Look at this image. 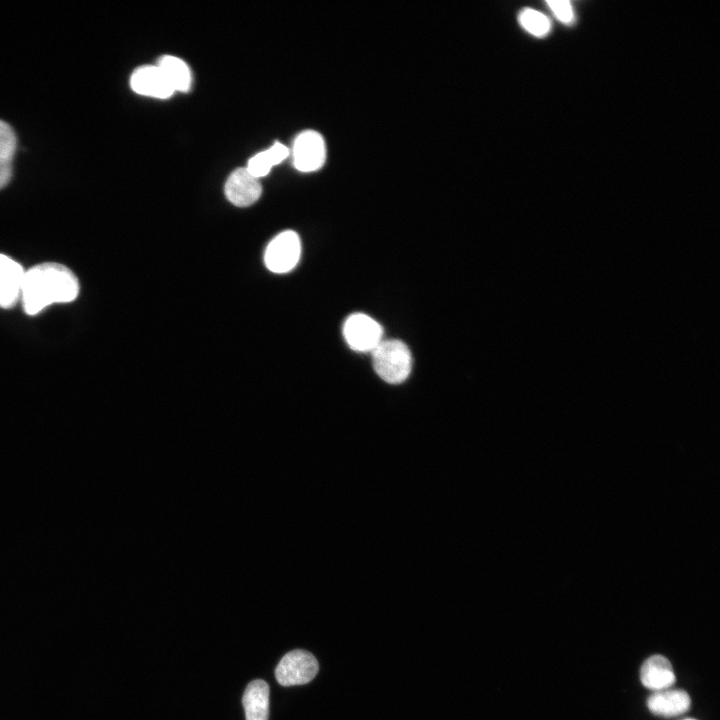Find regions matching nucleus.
Segmentation results:
<instances>
[{"label": "nucleus", "instance_id": "4", "mask_svg": "<svg viewBox=\"0 0 720 720\" xmlns=\"http://www.w3.org/2000/svg\"><path fill=\"white\" fill-rule=\"evenodd\" d=\"M318 669V662L310 652L296 649L282 657L275 677L282 686L302 685L314 679Z\"/></svg>", "mask_w": 720, "mask_h": 720}, {"label": "nucleus", "instance_id": "8", "mask_svg": "<svg viewBox=\"0 0 720 720\" xmlns=\"http://www.w3.org/2000/svg\"><path fill=\"white\" fill-rule=\"evenodd\" d=\"M224 192L233 205L247 207L260 198L262 186L258 178L250 174L245 167H240L227 178Z\"/></svg>", "mask_w": 720, "mask_h": 720}, {"label": "nucleus", "instance_id": "16", "mask_svg": "<svg viewBox=\"0 0 720 720\" xmlns=\"http://www.w3.org/2000/svg\"><path fill=\"white\" fill-rule=\"evenodd\" d=\"M518 20L523 29L536 37L546 36L551 29L548 17L531 8L523 9L518 16Z\"/></svg>", "mask_w": 720, "mask_h": 720}, {"label": "nucleus", "instance_id": "14", "mask_svg": "<svg viewBox=\"0 0 720 720\" xmlns=\"http://www.w3.org/2000/svg\"><path fill=\"white\" fill-rule=\"evenodd\" d=\"M289 153L287 146L276 142L268 149L251 157L245 168L250 174L259 179L266 176L272 167L283 162L289 156Z\"/></svg>", "mask_w": 720, "mask_h": 720}, {"label": "nucleus", "instance_id": "17", "mask_svg": "<svg viewBox=\"0 0 720 720\" xmlns=\"http://www.w3.org/2000/svg\"><path fill=\"white\" fill-rule=\"evenodd\" d=\"M554 15L563 23H570L574 13L571 3L566 0H550L546 2Z\"/></svg>", "mask_w": 720, "mask_h": 720}, {"label": "nucleus", "instance_id": "9", "mask_svg": "<svg viewBox=\"0 0 720 720\" xmlns=\"http://www.w3.org/2000/svg\"><path fill=\"white\" fill-rule=\"evenodd\" d=\"M25 270L7 255L0 254V307L9 309L21 298Z\"/></svg>", "mask_w": 720, "mask_h": 720}, {"label": "nucleus", "instance_id": "3", "mask_svg": "<svg viewBox=\"0 0 720 720\" xmlns=\"http://www.w3.org/2000/svg\"><path fill=\"white\" fill-rule=\"evenodd\" d=\"M300 254L301 243L298 234L286 230L269 242L264 253V262L271 272L286 273L297 265Z\"/></svg>", "mask_w": 720, "mask_h": 720}, {"label": "nucleus", "instance_id": "5", "mask_svg": "<svg viewBox=\"0 0 720 720\" xmlns=\"http://www.w3.org/2000/svg\"><path fill=\"white\" fill-rule=\"evenodd\" d=\"M343 334L351 349L372 352L383 340L381 325L363 313L351 314L344 323Z\"/></svg>", "mask_w": 720, "mask_h": 720}, {"label": "nucleus", "instance_id": "12", "mask_svg": "<svg viewBox=\"0 0 720 720\" xmlns=\"http://www.w3.org/2000/svg\"><path fill=\"white\" fill-rule=\"evenodd\" d=\"M246 720H268L269 686L261 679L251 681L243 694Z\"/></svg>", "mask_w": 720, "mask_h": 720}, {"label": "nucleus", "instance_id": "2", "mask_svg": "<svg viewBox=\"0 0 720 720\" xmlns=\"http://www.w3.org/2000/svg\"><path fill=\"white\" fill-rule=\"evenodd\" d=\"M377 375L390 384L407 379L412 368V356L407 345L397 339L382 340L371 352Z\"/></svg>", "mask_w": 720, "mask_h": 720}, {"label": "nucleus", "instance_id": "15", "mask_svg": "<svg viewBox=\"0 0 720 720\" xmlns=\"http://www.w3.org/2000/svg\"><path fill=\"white\" fill-rule=\"evenodd\" d=\"M15 151V133L10 125L0 120V189L6 186L11 178Z\"/></svg>", "mask_w": 720, "mask_h": 720}, {"label": "nucleus", "instance_id": "13", "mask_svg": "<svg viewBox=\"0 0 720 720\" xmlns=\"http://www.w3.org/2000/svg\"><path fill=\"white\" fill-rule=\"evenodd\" d=\"M157 65L175 92L187 93L191 89L192 73L183 59L173 55H164L158 60Z\"/></svg>", "mask_w": 720, "mask_h": 720}, {"label": "nucleus", "instance_id": "7", "mask_svg": "<svg viewBox=\"0 0 720 720\" xmlns=\"http://www.w3.org/2000/svg\"><path fill=\"white\" fill-rule=\"evenodd\" d=\"M130 86L137 94L157 99H167L175 93L157 64L135 69L130 77Z\"/></svg>", "mask_w": 720, "mask_h": 720}, {"label": "nucleus", "instance_id": "1", "mask_svg": "<svg viewBox=\"0 0 720 720\" xmlns=\"http://www.w3.org/2000/svg\"><path fill=\"white\" fill-rule=\"evenodd\" d=\"M75 274L59 263H41L25 271L21 299L28 315H36L47 306L75 300L79 294Z\"/></svg>", "mask_w": 720, "mask_h": 720}, {"label": "nucleus", "instance_id": "18", "mask_svg": "<svg viewBox=\"0 0 720 720\" xmlns=\"http://www.w3.org/2000/svg\"><path fill=\"white\" fill-rule=\"evenodd\" d=\"M684 720H695V719H690V718H689V719H684Z\"/></svg>", "mask_w": 720, "mask_h": 720}, {"label": "nucleus", "instance_id": "6", "mask_svg": "<svg viewBox=\"0 0 720 720\" xmlns=\"http://www.w3.org/2000/svg\"><path fill=\"white\" fill-rule=\"evenodd\" d=\"M326 160V145L320 133L305 130L299 133L292 147V162L300 172L310 173L319 170Z\"/></svg>", "mask_w": 720, "mask_h": 720}, {"label": "nucleus", "instance_id": "11", "mask_svg": "<svg viewBox=\"0 0 720 720\" xmlns=\"http://www.w3.org/2000/svg\"><path fill=\"white\" fill-rule=\"evenodd\" d=\"M691 705L690 696L684 690L665 689L656 691L647 700L649 710L662 717H673L685 713Z\"/></svg>", "mask_w": 720, "mask_h": 720}, {"label": "nucleus", "instance_id": "10", "mask_svg": "<svg viewBox=\"0 0 720 720\" xmlns=\"http://www.w3.org/2000/svg\"><path fill=\"white\" fill-rule=\"evenodd\" d=\"M642 684L651 690L669 689L676 680L670 661L662 655H653L645 660L640 670Z\"/></svg>", "mask_w": 720, "mask_h": 720}]
</instances>
